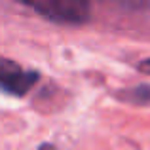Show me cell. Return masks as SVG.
<instances>
[{"label":"cell","instance_id":"obj_2","mask_svg":"<svg viewBox=\"0 0 150 150\" xmlns=\"http://www.w3.org/2000/svg\"><path fill=\"white\" fill-rule=\"evenodd\" d=\"M40 80L38 70L23 69L17 61L0 55V89L8 95L25 97Z\"/></svg>","mask_w":150,"mask_h":150},{"label":"cell","instance_id":"obj_5","mask_svg":"<svg viewBox=\"0 0 150 150\" xmlns=\"http://www.w3.org/2000/svg\"><path fill=\"white\" fill-rule=\"evenodd\" d=\"M38 150H57V146H55V144H51V143H44V144H40V146H38Z\"/></svg>","mask_w":150,"mask_h":150},{"label":"cell","instance_id":"obj_1","mask_svg":"<svg viewBox=\"0 0 150 150\" xmlns=\"http://www.w3.org/2000/svg\"><path fill=\"white\" fill-rule=\"evenodd\" d=\"M23 4L48 21L63 23V25H82L88 23L91 17V6L84 0H42V2Z\"/></svg>","mask_w":150,"mask_h":150},{"label":"cell","instance_id":"obj_4","mask_svg":"<svg viewBox=\"0 0 150 150\" xmlns=\"http://www.w3.org/2000/svg\"><path fill=\"white\" fill-rule=\"evenodd\" d=\"M137 70H139V72H143V74H150V57L143 59V61H139Z\"/></svg>","mask_w":150,"mask_h":150},{"label":"cell","instance_id":"obj_3","mask_svg":"<svg viewBox=\"0 0 150 150\" xmlns=\"http://www.w3.org/2000/svg\"><path fill=\"white\" fill-rule=\"evenodd\" d=\"M118 97L129 105H150V84H137L133 88H125L118 93Z\"/></svg>","mask_w":150,"mask_h":150}]
</instances>
